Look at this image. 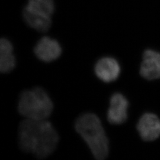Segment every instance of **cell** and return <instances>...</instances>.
Returning <instances> with one entry per match:
<instances>
[{
	"label": "cell",
	"mask_w": 160,
	"mask_h": 160,
	"mask_svg": "<svg viewBox=\"0 0 160 160\" xmlns=\"http://www.w3.org/2000/svg\"><path fill=\"white\" fill-rule=\"evenodd\" d=\"M59 135L51 123L46 120L25 119L19 126L20 149L38 158L49 157L57 147Z\"/></svg>",
	"instance_id": "6da1fadb"
},
{
	"label": "cell",
	"mask_w": 160,
	"mask_h": 160,
	"mask_svg": "<svg viewBox=\"0 0 160 160\" xmlns=\"http://www.w3.org/2000/svg\"><path fill=\"white\" fill-rule=\"evenodd\" d=\"M75 129L98 160L106 159L109 152L108 138L101 120L96 114L87 113L77 119Z\"/></svg>",
	"instance_id": "7a4b0ae2"
},
{
	"label": "cell",
	"mask_w": 160,
	"mask_h": 160,
	"mask_svg": "<svg viewBox=\"0 0 160 160\" xmlns=\"http://www.w3.org/2000/svg\"><path fill=\"white\" fill-rule=\"evenodd\" d=\"M53 109V102L42 88L24 90L20 95L18 110L26 119L46 120L51 116Z\"/></svg>",
	"instance_id": "3957f363"
},
{
	"label": "cell",
	"mask_w": 160,
	"mask_h": 160,
	"mask_svg": "<svg viewBox=\"0 0 160 160\" xmlns=\"http://www.w3.org/2000/svg\"><path fill=\"white\" fill-rule=\"evenodd\" d=\"M129 102L126 97L119 92L113 94L110 100L107 118L112 125H120L128 119V109Z\"/></svg>",
	"instance_id": "277c9868"
},
{
	"label": "cell",
	"mask_w": 160,
	"mask_h": 160,
	"mask_svg": "<svg viewBox=\"0 0 160 160\" xmlns=\"http://www.w3.org/2000/svg\"><path fill=\"white\" fill-rule=\"evenodd\" d=\"M34 52L40 61L50 62L60 57L62 53V48L57 40L49 36H44L36 43Z\"/></svg>",
	"instance_id": "5b68a950"
},
{
	"label": "cell",
	"mask_w": 160,
	"mask_h": 160,
	"mask_svg": "<svg viewBox=\"0 0 160 160\" xmlns=\"http://www.w3.org/2000/svg\"><path fill=\"white\" fill-rule=\"evenodd\" d=\"M138 131L145 141H153L160 136V119L156 114L145 113L138 122Z\"/></svg>",
	"instance_id": "8992f818"
},
{
	"label": "cell",
	"mask_w": 160,
	"mask_h": 160,
	"mask_svg": "<svg viewBox=\"0 0 160 160\" xmlns=\"http://www.w3.org/2000/svg\"><path fill=\"white\" fill-rule=\"evenodd\" d=\"M139 72L143 78L148 80L160 78V53L152 49L143 52Z\"/></svg>",
	"instance_id": "52a82bcc"
},
{
	"label": "cell",
	"mask_w": 160,
	"mask_h": 160,
	"mask_svg": "<svg viewBox=\"0 0 160 160\" xmlns=\"http://www.w3.org/2000/svg\"><path fill=\"white\" fill-rule=\"evenodd\" d=\"M97 77L104 82H111L117 80L120 73V65L113 58L103 57L96 63L94 68Z\"/></svg>",
	"instance_id": "ba28073f"
},
{
	"label": "cell",
	"mask_w": 160,
	"mask_h": 160,
	"mask_svg": "<svg viewBox=\"0 0 160 160\" xmlns=\"http://www.w3.org/2000/svg\"><path fill=\"white\" fill-rule=\"evenodd\" d=\"M23 17L29 27L38 32H46L51 27V16L35 12L26 6L23 9Z\"/></svg>",
	"instance_id": "9c48e42d"
},
{
	"label": "cell",
	"mask_w": 160,
	"mask_h": 160,
	"mask_svg": "<svg viewBox=\"0 0 160 160\" xmlns=\"http://www.w3.org/2000/svg\"><path fill=\"white\" fill-rule=\"evenodd\" d=\"M16 66V59L13 54L12 42L6 38L0 40V71L2 73H8Z\"/></svg>",
	"instance_id": "30bf717a"
},
{
	"label": "cell",
	"mask_w": 160,
	"mask_h": 160,
	"mask_svg": "<svg viewBox=\"0 0 160 160\" xmlns=\"http://www.w3.org/2000/svg\"><path fill=\"white\" fill-rule=\"evenodd\" d=\"M26 6L34 11L51 17L55 10L54 0H28Z\"/></svg>",
	"instance_id": "8fae6325"
}]
</instances>
